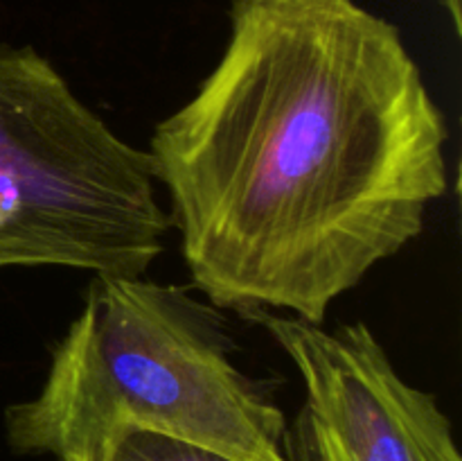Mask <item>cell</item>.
Wrapping results in <instances>:
<instances>
[{
    "label": "cell",
    "mask_w": 462,
    "mask_h": 461,
    "mask_svg": "<svg viewBox=\"0 0 462 461\" xmlns=\"http://www.w3.org/2000/svg\"><path fill=\"white\" fill-rule=\"evenodd\" d=\"M210 75L149 138L192 289L325 324L424 230L449 127L400 27L356 0H230Z\"/></svg>",
    "instance_id": "obj_1"
},
{
    "label": "cell",
    "mask_w": 462,
    "mask_h": 461,
    "mask_svg": "<svg viewBox=\"0 0 462 461\" xmlns=\"http://www.w3.org/2000/svg\"><path fill=\"white\" fill-rule=\"evenodd\" d=\"M122 428L233 461H291L284 411L235 360L224 310L180 285L99 274L39 391L5 409V438L16 455L61 461Z\"/></svg>",
    "instance_id": "obj_2"
},
{
    "label": "cell",
    "mask_w": 462,
    "mask_h": 461,
    "mask_svg": "<svg viewBox=\"0 0 462 461\" xmlns=\"http://www.w3.org/2000/svg\"><path fill=\"white\" fill-rule=\"evenodd\" d=\"M147 149L95 113L34 45L0 43V271L144 276L170 217Z\"/></svg>",
    "instance_id": "obj_3"
},
{
    "label": "cell",
    "mask_w": 462,
    "mask_h": 461,
    "mask_svg": "<svg viewBox=\"0 0 462 461\" xmlns=\"http://www.w3.org/2000/svg\"><path fill=\"white\" fill-rule=\"evenodd\" d=\"M242 319L266 330L300 375L293 437L305 461H462L438 398L397 371L365 321L328 328L271 310Z\"/></svg>",
    "instance_id": "obj_4"
},
{
    "label": "cell",
    "mask_w": 462,
    "mask_h": 461,
    "mask_svg": "<svg viewBox=\"0 0 462 461\" xmlns=\"http://www.w3.org/2000/svg\"><path fill=\"white\" fill-rule=\"evenodd\" d=\"M61 461H233L208 447L140 428H122Z\"/></svg>",
    "instance_id": "obj_5"
},
{
    "label": "cell",
    "mask_w": 462,
    "mask_h": 461,
    "mask_svg": "<svg viewBox=\"0 0 462 461\" xmlns=\"http://www.w3.org/2000/svg\"><path fill=\"white\" fill-rule=\"evenodd\" d=\"M436 3L445 9L451 25H454V32L460 36L462 34V0H436Z\"/></svg>",
    "instance_id": "obj_6"
}]
</instances>
